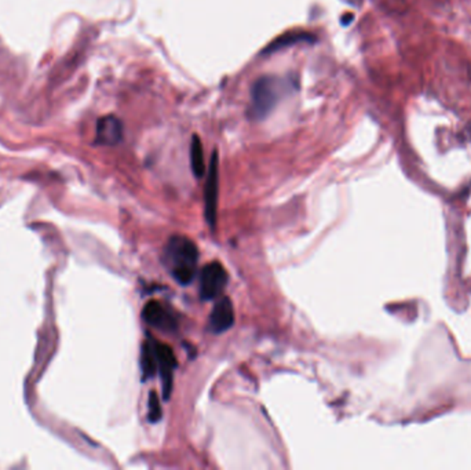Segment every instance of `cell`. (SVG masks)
I'll return each instance as SVG.
<instances>
[{
  "mask_svg": "<svg viewBox=\"0 0 471 470\" xmlns=\"http://www.w3.org/2000/svg\"><path fill=\"white\" fill-rule=\"evenodd\" d=\"M142 317L149 326L156 327L162 331L170 333L177 328V319L170 313L167 308H164L157 301H150L145 305L142 310Z\"/></svg>",
  "mask_w": 471,
  "mask_h": 470,
  "instance_id": "obj_6",
  "label": "cell"
},
{
  "mask_svg": "<svg viewBox=\"0 0 471 470\" xmlns=\"http://www.w3.org/2000/svg\"><path fill=\"white\" fill-rule=\"evenodd\" d=\"M157 354V370L160 371V377L163 381V395L164 399L169 400L173 389V377L174 370L177 367V358L174 356L173 349L162 342H153Z\"/></svg>",
  "mask_w": 471,
  "mask_h": 470,
  "instance_id": "obj_5",
  "label": "cell"
},
{
  "mask_svg": "<svg viewBox=\"0 0 471 470\" xmlns=\"http://www.w3.org/2000/svg\"><path fill=\"white\" fill-rule=\"evenodd\" d=\"M190 166L196 178H203L206 174V163H204V151L199 135H193L190 141Z\"/></svg>",
  "mask_w": 471,
  "mask_h": 470,
  "instance_id": "obj_10",
  "label": "cell"
},
{
  "mask_svg": "<svg viewBox=\"0 0 471 470\" xmlns=\"http://www.w3.org/2000/svg\"><path fill=\"white\" fill-rule=\"evenodd\" d=\"M218 189H219V160H218V152L214 151L211 155L208 174H207V181H206V189H204L206 220L214 228L217 225Z\"/></svg>",
  "mask_w": 471,
  "mask_h": 470,
  "instance_id": "obj_3",
  "label": "cell"
},
{
  "mask_svg": "<svg viewBox=\"0 0 471 470\" xmlns=\"http://www.w3.org/2000/svg\"><path fill=\"white\" fill-rule=\"evenodd\" d=\"M148 418L150 422H159L162 419V404H160V400H159V396L156 392H150L149 395V400H148Z\"/></svg>",
  "mask_w": 471,
  "mask_h": 470,
  "instance_id": "obj_12",
  "label": "cell"
},
{
  "mask_svg": "<svg viewBox=\"0 0 471 470\" xmlns=\"http://www.w3.org/2000/svg\"><path fill=\"white\" fill-rule=\"evenodd\" d=\"M164 265L179 285H189L197 269L199 250L194 241L185 236H174L169 240L164 255Z\"/></svg>",
  "mask_w": 471,
  "mask_h": 470,
  "instance_id": "obj_2",
  "label": "cell"
},
{
  "mask_svg": "<svg viewBox=\"0 0 471 470\" xmlns=\"http://www.w3.org/2000/svg\"><path fill=\"white\" fill-rule=\"evenodd\" d=\"M123 138V123L114 115H108L97 121L95 142L100 145H116Z\"/></svg>",
  "mask_w": 471,
  "mask_h": 470,
  "instance_id": "obj_8",
  "label": "cell"
},
{
  "mask_svg": "<svg viewBox=\"0 0 471 470\" xmlns=\"http://www.w3.org/2000/svg\"><path fill=\"white\" fill-rule=\"evenodd\" d=\"M142 370L148 377H153L157 371V354L152 341H146L142 348Z\"/></svg>",
  "mask_w": 471,
  "mask_h": 470,
  "instance_id": "obj_11",
  "label": "cell"
},
{
  "mask_svg": "<svg viewBox=\"0 0 471 470\" xmlns=\"http://www.w3.org/2000/svg\"><path fill=\"white\" fill-rule=\"evenodd\" d=\"M228 273L219 262L207 264L200 276V294L203 299H214L226 286Z\"/></svg>",
  "mask_w": 471,
  "mask_h": 470,
  "instance_id": "obj_4",
  "label": "cell"
},
{
  "mask_svg": "<svg viewBox=\"0 0 471 470\" xmlns=\"http://www.w3.org/2000/svg\"><path fill=\"white\" fill-rule=\"evenodd\" d=\"M235 324V309L233 303L229 298H222L217 302L214 306L211 314H210V323L208 327L211 331L221 334L226 330H229Z\"/></svg>",
  "mask_w": 471,
  "mask_h": 470,
  "instance_id": "obj_7",
  "label": "cell"
},
{
  "mask_svg": "<svg viewBox=\"0 0 471 470\" xmlns=\"http://www.w3.org/2000/svg\"><path fill=\"white\" fill-rule=\"evenodd\" d=\"M293 90V80L275 75L261 76L251 87V103L247 108V116L256 121L266 118L279 104V101Z\"/></svg>",
  "mask_w": 471,
  "mask_h": 470,
  "instance_id": "obj_1",
  "label": "cell"
},
{
  "mask_svg": "<svg viewBox=\"0 0 471 470\" xmlns=\"http://www.w3.org/2000/svg\"><path fill=\"white\" fill-rule=\"evenodd\" d=\"M311 43L314 42V38L310 35V33H287V35H283L280 38H277L276 40H273L266 49H265V54L266 53H275V52H279L284 47H290L293 45H296V43Z\"/></svg>",
  "mask_w": 471,
  "mask_h": 470,
  "instance_id": "obj_9",
  "label": "cell"
}]
</instances>
